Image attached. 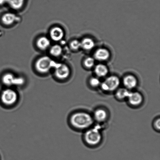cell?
Returning a JSON list of instances; mask_svg holds the SVG:
<instances>
[{
  "instance_id": "1",
  "label": "cell",
  "mask_w": 160,
  "mask_h": 160,
  "mask_svg": "<svg viewBox=\"0 0 160 160\" xmlns=\"http://www.w3.org/2000/svg\"><path fill=\"white\" fill-rule=\"evenodd\" d=\"M92 116L84 111H76L71 113L68 118L69 126L77 131H85L91 128L94 123Z\"/></svg>"
},
{
  "instance_id": "2",
  "label": "cell",
  "mask_w": 160,
  "mask_h": 160,
  "mask_svg": "<svg viewBox=\"0 0 160 160\" xmlns=\"http://www.w3.org/2000/svg\"><path fill=\"white\" fill-rule=\"evenodd\" d=\"M20 100V95L18 89L4 87L0 91V104L4 109H13L18 104Z\"/></svg>"
},
{
  "instance_id": "3",
  "label": "cell",
  "mask_w": 160,
  "mask_h": 160,
  "mask_svg": "<svg viewBox=\"0 0 160 160\" xmlns=\"http://www.w3.org/2000/svg\"><path fill=\"white\" fill-rule=\"evenodd\" d=\"M100 128L99 126H96L86 130L83 135V139L86 145L95 147L100 143L102 139Z\"/></svg>"
},
{
  "instance_id": "4",
  "label": "cell",
  "mask_w": 160,
  "mask_h": 160,
  "mask_svg": "<svg viewBox=\"0 0 160 160\" xmlns=\"http://www.w3.org/2000/svg\"><path fill=\"white\" fill-rule=\"evenodd\" d=\"M1 81L4 87L12 88L17 89L24 88L26 83V79L23 77L16 76L11 73L3 75Z\"/></svg>"
},
{
  "instance_id": "5",
  "label": "cell",
  "mask_w": 160,
  "mask_h": 160,
  "mask_svg": "<svg viewBox=\"0 0 160 160\" xmlns=\"http://www.w3.org/2000/svg\"><path fill=\"white\" fill-rule=\"evenodd\" d=\"M54 62L48 56H43L38 59L35 63L36 70L39 73L46 74L54 67Z\"/></svg>"
},
{
  "instance_id": "6",
  "label": "cell",
  "mask_w": 160,
  "mask_h": 160,
  "mask_svg": "<svg viewBox=\"0 0 160 160\" xmlns=\"http://www.w3.org/2000/svg\"><path fill=\"white\" fill-rule=\"evenodd\" d=\"M120 81L118 77L112 76L109 77L101 83L100 87L103 92H115L120 86Z\"/></svg>"
},
{
  "instance_id": "7",
  "label": "cell",
  "mask_w": 160,
  "mask_h": 160,
  "mask_svg": "<svg viewBox=\"0 0 160 160\" xmlns=\"http://www.w3.org/2000/svg\"><path fill=\"white\" fill-rule=\"evenodd\" d=\"M70 71L68 66L64 64H60L55 66L54 75L56 79L61 82L68 79L70 76Z\"/></svg>"
},
{
  "instance_id": "8",
  "label": "cell",
  "mask_w": 160,
  "mask_h": 160,
  "mask_svg": "<svg viewBox=\"0 0 160 160\" xmlns=\"http://www.w3.org/2000/svg\"><path fill=\"white\" fill-rule=\"evenodd\" d=\"M128 104L132 107H138L143 103L144 98L142 94L138 92H130L127 99Z\"/></svg>"
},
{
  "instance_id": "9",
  "label": "cell",
  "mask_w": 160,
  "mask_h": 160,
  "mask_svg": "<svg viewBox=\"0 0 160 160\" xmlns=\"http://www.w3.org/2000/svg\"><path fill=\"white\" fill-rule=\"evenodd\" d=\"M108 116L109 114L106 109L103 108H98L94 111L92 117L94 121L101 123L106 121Z\"/></svg>"
},
{
  "instance_id": "10",
  "label": "cell",
  "mask_w": 160,
  "mask_h": 160,
  "mask_svg": "<svg viewBox=\"0 0 160 160\" xmlns=\"http://www.w3.org/2000/svg\"><path fill=\"white\" fill-rule=\"evenodd\" d=\"M123 83L125 88L130 91L137 87L138 81L135 77L133 75H128L124 78Z\"/></svg>"
},
{
  "instance_id": "11",
  "label": "cell",
  "mask_w": 160,
  "mask_h": 160,
  "mask_svg": "<svg viewBox=\"0 0 160 160\" xmlns=\"http://www.w3.org/2000/svg\"><path fill=\"white\" fill-rule=\"evenodd\" d=\"M50 35L52 40L55 42H59L63 38L64 32L62 28L55 27L51 29Z\"/></svg>"
},
{
  "instance_id": "12",
  "label": "cell",
  "mask_w": 160,
  "mask_h": 160,
  "mask_svg": "<svg viewBox=\"0 0 160 160\" xmlns=\"http://www.w3.org/2000/svg\"><path fill=\"white\" fill-rule=\"evenodd\" d=\"M94 56L97 60L106 61L109 58L110 53L106 48H100L96 51Z\"/></svg>"
},
{
  "instance_id": "13",
  "label": "cell",
  "mask_w": 160,
  "mask_h": 160,
  "mask_svg": "<svg viewBox=\"0 0 160 160\" xmlns=\"http://www.w3.org/2000/svg\"><path fill=\"white\" fill-rule=\"evenodd\" d=\"M37 45L39 49L42 51H45L49 48L51 45V41L48 38L42 37L38 39Z\"/></svg>"
},
{
  "instance_id": "14",
  "label": "cell",
  "mask_w": 160,
  "mask_h": 160,
  "mask_svg": "<svg viewBox=\"0 0 160 160\" xmlns=\"http://www.w3.org/2000/svg\"><path fill=\"white\" fill-rule=\"evenodd\" d=\"M131 91L125 88H118L115 91V96L117 100L120 101H123L128 98Z\"/></svg>"
},
{
  "instance_id": "15",
  "label": "cell",
  "mask_w": 160,
  "mask_h": 160,
  "mask_svg": "<svg viewBox=\"0 0 160 160\" xmlns=\"http://www.w3.org/2000/svg\"><path fill=\"white\" fill-rule=\"evenodd\" d=\"M2 21L6 26H11L15 22L16 20L15 14L11 12L4 14L2 17Z\"/></svg>"
},
{
  "instance_id": "16",
  "label": "cell",
  "mask_w": 160,
  "mask_h": 160,
  "mask_svg": "<svg viewBox=\"0 0 160 160\" xmlns=\"http://www.w3.org/2000/svg\"><path fill=\"white\" fill-rule=\"evenodd\" d=\"M95 72L98 77H104L108 74V68L106 65L98 64L95 67Z\"/></svg>"
},
{
  "instance_id": "17",
  "label": "cell",
  "mask_w": 160,
  "mask_h": 160,
  "mask_svg": "<svg viewBox=\"0 0 160 160\" xmlns=\"http://www.w3.org/2000/svg\"><path fill=\"white\" fill-rule=\"evenodd\" d=\"M81 43V48L87 51L92 50L95 46V43L94 41L89 38H86L83 39Z\"/></svg>"
},
{
  "instance_id": "18",
  "label": "cell",
  "mask_w": 160,
  "mask_h": 160,
  "mask_svg": "<svg viewBox=\"0 0 160 160\" xmlns=\"http://www.w3.org/2000/svg\"><path fill=\"white\" fill-rule=\"evenodd\" d=\"M25 0H7V3L11 8L18 10L23 7Z\"/></svg>"
},
{
  "instance_id": "19",
  "label": "cell",
  "mask_w": 160,
  "mask_h": 160,
  "mask_svg": "<svg viewBox=\"0 0 160 160\" xmlns=\"http://www.w3.org/2000/svg\"><path fill=\"white\" fill-rule=\"evenodd\" d=\"M50 52L51 55L54 57H59L62 54V48L60 45H55L51 48Z\"/></svg>"
},
{
  "instance_id": "20",
  "label": "cell",
  "mask_w": 160,
  "mask_h": 160,
  "mask_svg": "<svg viewBox=\"0 0 160 160\" xmlns=\"http://www.w3.org/2000/svg\"><path fill=\"white\" fill-rule=\"evenodd\" d=\"M101 82L98 78L93 77L91 78L89 81V84L92 88H97L100 86Z\"/></svg>"
},
{
  "instance_id": "21",
  "label": "cell",
  "mask_w": 160,
  "mask_h": 160,
  "mask_svg": "<svg viewBox=\"0 0 160 160\" xmlns=\"http://www.w3.org/2000/svg\"><path fill=\"white\" fill-rule=\"evenodd\" d=\"M84 64L86 68H92L95 65V60L93 58H88L85 60Z\"/></svg>"
},
{
  "instance_id": "22",
  "label": "cell",
  "mask_w": 160,
  "mask_h": 160,
  "mask_svg": "<svg viewBox=\"0 0 160 160\" xmlns=\"http://www.w3.org/2000/svg\"><path fill=\"white\" fill-rule=\"evenodd\" d=\"M70 48L73 50H78L81 48V42L78 40L72 41L70 43Z\"/></svg>"
},
{
  "instance_id": "23",
  "label": "cell",
  "mask_w": 160,
  "mask_h": 160,
  "mask_svg": "<svg viewBox=\"0 0 160 160\" xmlns=\"http://www.w3.org/2000/svg\"><path fill=\"white\" fill-rule=\"evenodd\" d=\"M153 126L155 130L159 132L160 129V119L159 118H157L153 123Z\"/></svg>"
},
{
  "instance_id": "24",
  "label": "cell",
  "mask_w": 160,
  "mask_h": 160,
  "mask_svg": "<svg viewBox=\"0 0 160 160\" xmlns=\"http://www.w3.org/2000/svg\"><path fill=\"white\" fill-rule=\"evenodd\" d=\"M7 0H0V5L2 6L7 3Z\"/></svg>"
}]
</instances>
